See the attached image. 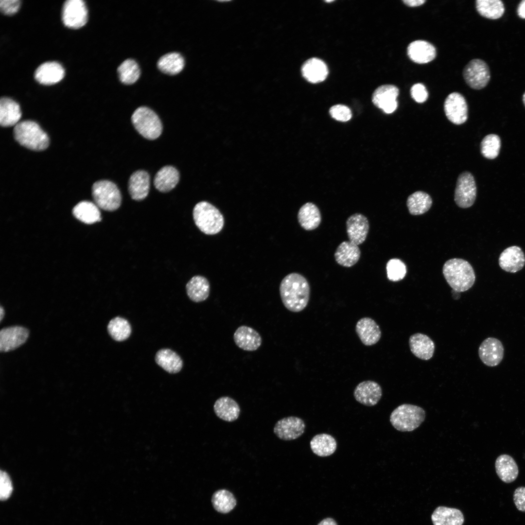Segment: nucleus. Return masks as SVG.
Returning <instances> with one entry per match:
<instances>
[{"label": "nucleus", "mask_w": 525, "mask_h": 525, "mask_svg": "<svg viewBox=\"0 0 525 525\" xmlns=\"http://www.w3.org/2000/svg\"><path fill=\"white\" fill-rule=\"evenodd\" d=\"M298 220L303 229L312 230L319 226L321 222V215L318 208L315 204L307 202L299 209Z\"/></svg>", "instance_id": "7c9ffc66"}, {"label": "nucleus", "mask_w": 525, "mask_h": 525, "mask_svg": "<svg viewBox=\"0 0 525 525\" xmlns=\"http://www.w3.org/2000/svg\"><path fill=\"white\" fill-rule=\"evenodd\" d=\"M409 345L411 352L417 358L422 360H428L433 356L435 345L428 335L416 333L409 338Z\"/></svg>", "instance_id": "4be33fe9"}, {"label": "nucleus", "mask_w": 525, "mask_h": 525, "mask_svg": "<svg viewBox=\"0 0 525 525\" xmlns=\"http://www.w3.org/2000/svg\"><path fill=\"white\" fill-rule=\"evenodd\" d=\"M99 208L94 203L83 201L78 203L72 210L74 217L87 224H92L101 220Z\"/></svg>", "instance_id": "f704fd0d"}, {"label": "nucleus", "mask_w": 525, "mask_h": 525, "mask_svg": "<svg viewBox=\"0 0 525 525\" xmlns=\"http://www.w3.org/2000/svg\"><path fill=\"white\" fill-rule=\"evenodd\" d=\"M495 468L499 478L506 483L514 481L518 475L519 470L516 462L510 455L507 454L501 455L497 458Z\"/></svg>", "instance_id": "c85d7f7f"}, {"label": "nucleus", "mask_w": 525, "mask_h": 525, "mask_svg": "<svg viewBox=\"0 0 525 525\" xmlns=\"http://www.w3.org/2000/svg\"><path fill=\"white\" fill-rule=\"evenodd\" d=\"M504 349L502 342L494 337L485 339L478 349V355L481 361L489 367H495L502 361Z\"/></svg>", "instance_id": "4468645a"}, {"label": "nucleus", "mask_w": 525, "mask_h": 525, "mask_svg": "<svg viewBox=\"0 0 525 525\" xmlns=\"http://www.w3.org/2000/svg\"><path fill=\"white\" fill-rule=\"evenodd\" d=\"M387 278L392 281H398L403 279L406 273L404 263L398 259L389 260L386 263Z\"/></svg>", "instance_id": "c03bdc74"}, {"label": "nucleus", "mask_w": 525, "mask_h": 525, "mask_svg": "<svg viewBox=\"0 0 525 525\" xmlns=\"http://www.w3.org/2000/svg\"><path fill=\"white\" fill-rule=\"evenodd\" d=\"M179 180V174L177 170L172 166H165L156 174L154 184L159 192H166L173 189Z\"/></svg>", "instance_id": "c756f323"}, {"label": "nucleus", "mask_w": 525, "mask_h": 525, "mask_svg": "<svg viewBox=\"0 0 525 525\" xmlns=\"http://www.w3.org/2000/svg\"><path fill=\"white\" fill-rule=\"evenodd\" d=\"M335 261L339 265L350 267L355 264L361 256V251L358 245L349 241L340 243L334 252Z\"/></svg>", "instance_id": "393cba45"}, {"label": "nucleus", "mask_w": 525, "mask_h": 525, "mask_svg": "<svg viewBox=\"0 0 525 525\" xmlns=\"http://www.w3.org/2000/svg\"><path fill=\"white\" fill-rule=\"evenodd\" d=\"M213 410L217 417L228 422L237 420L241 411L238 403L228 396L218 399L214 403Z\"/></svg>", "instance_id": "bb28decb"}, {"label": "nucleus", "mask_w": 525, "mask_h": 525, "mask_svg": "<svg viewBox=\"0 0 525 525\" xmlns=\"http://www.w3.org/2000/svg\"><path fill=\"white\" fill-rule=\"evenodd\" d=\"M88 20V10L84 1L68 0L63 6L62 20L64 24L71 29L84 26Z\"/></svg>", "instance_id": "9b49d317"}, {"label": "nucleus", "mask_w": 525, "mask_h": 525, "mask_svg": "<svg viewBox=\"0 0 525 525\" xmlns=\"http://www.w3.org/2000/svg\"><path fill=\"white\" fill-rule=\"evenodd\" d=\"M318 525H337L335 521L330 518H326L321 521Z\"/></svg>", "instance_id": "864d4df0"}, {"label": "nucleus", "mask_w": 525, "mask_h": 525, "mask_svg": "<svg viewBox=\"0 0 525 525\" xmlns=\"http://www.w3.org/2000/svg\"><path fill=\"white\" fill-rule=\"evenodd\" d=\"M305 424L298 417L289 416L279 420L274 427V433L280 439L292 440L300 437L304 432Z\"/></svg>", "instance_id": "ddd939ff"}, {"label": "nucleus", "mask_w": 525, "mask_h": 525, "mask_svg": "<svg viewBox=\"0 0 525 525\" xmlns=\"http://www.w3.org/2000/svg\"><path fill=\"white\" fill-rule=\"evenodd\" d=\"M407 53L411 61L423 64L433 61L436 57L437 51L435 47L429 42L417 40L408 45Z\"/></svg>", "instance_id": "6ab92c4d"}, {"label": "nucleus", "mask_w": 525, "mask_h": 525, "mask_svg": "<svg viewBox=\"0 0 525 525\" xmlns=\"http://www.w3.org/2000/svg\"><path fill=\"white\" fill-rule=\"evenodd\" d=\"M443 106L447 118L453 123L460 125L467 120L468 105L461 93L454 92L449 94L444 101Z\"/></svg>", "instance_id": "9d476101"}, {"label": "nucleus", "mask_w": 525, "mask_h": 525, "mask_svg": "<svg viewBox=\"0 0 525 525\" xmlns=\"http://www.w3.org/2000/svg\"><path fill=\"white\" fill-rule=\"evenodd\" d=\"M517 11L518 15L520 18L525 19V0H523L519 3Z\"/></svg>", "instance_id": "603ef678"}, {"label": "nucleus", "mask_w": 525, "mask_h": 525, "mask_svg": "<svg viewBox=\"0 0 525 525\" xmlns=\"http://www.w3.org/2000/svg\"><path fill=\"white\" fill-rule=\"evenodd\" d=\"M20 1L18 0H1L0 8L2 13L6 15H12L17 13L20 7Z\"/></svg>", "instance_id": "09e8293b"}, {"label": "nucleus", "mask_w": 525, "mask_h": 525, "mask_svg": "<svg viewBox=\"0 0 525 525\" xmlns=\"http://www.w3.org/2000/svg\"><path fill=\"white\" fill-rule=\"evenodd\" d=\"M157 364L170 373H176L180 371L183 361L175 351L168 349L159 350L155 356Z\"/></svg>", "instance_id": "c9c22d12"}, {"label": "nucleus", "mask_w": 525, "mask_h": 525, "mask_svg": "<svg viewBox=\"0 0 525 525\" xmlns=\"http://www.w3.org/2000/svg\"><path fill=\"white\" fill-rule=\"evenodd\" d=\"M301 73L307 81L316 84L326 79L328 70L326 64L322 60L314 57L307 60L303 63Z\"/></svg>", "instance_id": "a878e982"}, {"label": "nucleus", "mask_w": 525, "mask_h": 525, "mask_svg": "<svg viewBox=\"0 0 525 525\" xmlns=\"http://www.w3.org/2000/svg\"><path fill=\"white\" fill-rule=\"evenodd\" d=\"M193 218L197 227L207 235H215L224 225L223 215L215 206L207 201H201L194 206Z\"/></svg>", "instance_id": "20e7f679"}, {"label": "nucleus", "mask_w": 525, "mask_h": 525, "mask_svg": "<svg viewBox=\"0 0 525 525\" xmlns=\"http://www.w3.org/2000/svg\"><path fill=\"white\" fill-rule=\"evenodd\" d=\"M333 1V0H326L325 1L327 2H332Z\"/></svg>", "instance_id": "4d7b16f0"}, {"label": "nucleus", "mask_w": 525, "mask_h": 525, "mask_svg": "<svg viewBox=\"0 0 525 525\" xmlns=\"http://www.w3.org/2000/svg\"><path fill=\"white\" fill-rule=\"evenodd\" d=\"M21 117L19 105L14 100L2 97L0 100V124L2 127L16 125Z\"/></svg>", "instance_id": "cd10ccee"}, {"label": "nucleus", "mask_w": 525, "mask_h": 525, "mask_svg": "<svg viewBox=\"0 0 525 525\" xmlns=\"http://www.w3.org/2000/svg\"><path fill=\"white\" fill-rule=\"evenodd\" d=\"M355 331L362 343L367 346L376 344L381 337L379 326L372 318L364 317L356 323Z\"/></svg>", "instance_id": "aec40b11"}, {"label": "nucleus", "mask_w": 525, "mask_h": 525, "mask_svg": "<svg viewBox=\"0 0 525 525\" xmlns=\"http://www.w3.org/2000/svg\"><path fill=\"white\" fill-rule=\"evenodd\" d=\"M118 73L119 79L122 83L130 85L139 79L140 69L136 61L129 58L123 61L119 66Z\"/></svg>", "instance_id": "a19ab883"}, {"label": "nucleus", "mask_w": 525, "mask_h": 525, "mask_svg": "<svg viewBox=\"0 0 525 525\" xmlns=\"http://www.w3.org/2000/svg\"><path fill=\"white\" fill-rule=\"evenodd\" d=\"M131 120L136 130L147 139H156L162 133L160 120L153 110L147 107L137 108L132 115Z\"/></svg>", "instance_id": "423d86ee"}, {"label": "nucleus", "mask_w": 525, "mask_h": 525, "mask_svg": "<svg viewBox=\"0 0 525 525\" xmlns=\"http://www.w3.org/2000/svg\"><path fill=\"white\" fill-rule=\"evenodd\" d=\"M187 295L195 302H200L207 299L210 295V285L208 280L202 276L193 277L186 284Z\"/></svg>", "instance_id": "473e14b6"}, {"label": "nucleus", "mask_w": 525, "mask_h": 525, "mask_svg": "<svg viewBox=\"0 0 525 525\" xmlns=\"http://www.w3.org/2000/svg\"><path fill=\"white\" fill-rule=\"evenodd\" d=\"M310 447L316 455L326 457L332 455L337 448V442L331 435L321 433L315 435L310 441Z\"/></svg>", "instance_id": "72a5a7b5"}, {"label": "nucleus", "mask_w": 525, "mask_h": 525, "mask_svg": "<svg viewBox=\"0 0 525 525\" xmlns=\"http://www.w3.org/2000/svg\"><path fill=\"white\" fill-rule=\"evenodd\" d=\"M513 497L514 503L517 509L525 512V487H519L516 489Z\"/></svg>", "instance_id": "8fccbe9b"}, {"label": "nucleus", "mask_w": 525, "mask_h": 525, "mask_svg": "<svg viewBox=\"0 0 525 525\" xmlns=\"http://www.w3.org/2000/svg\"><path fill=\"white\" fill-rule=\"evenodd\" d=\"M185 61L178 52H172L162 56L158 60V68L162 72L171 75L180 72L184 68Z\"/></svg>", "instance_id": "4c0bfd02"}, {"label": "nucleus", "mask_w": 525, "mask_h": 525, "mask_svg": "<svg viewBox=\"0 0 525 525\" xmlns=\"http://www.w3.org/2000/svg\"><path fill=\"white\" fill-rule=\"evenodd\" d=\"M501 145L500 137L496 134H489L482 140L480 144L481 153L485 158L492 159L499 155Z\"/></svg>", "instance_id": "37998d69"}, {"label": "nucleus", "mask_w": 525, "mask_h": 525, "mask_svg": "<svg viewBox=\"0 0 525 525\" xmlns=\"http://www.w3.org/2000/svg\"><path fill=\"white\" fill-rule=\"evenodd\" d=\"M13 134L20 145L32 150L42 151L49 145L48 135L34 121L19 122L14 127Z\"/></svg>", "instance_id": "7ed1b4c3"}, {"label": "nucleus", "mask_w": 525, "mask_h": 525, "mask_svg": "<svg viewBox=\"0 0 525 525\" xmlns=\"http://www.w3.org/2000/svg\"><path fill=\"white\" fill-rule=\"evenodd\" d=\"M475 6L480 15L490 19L500 18L505 11L504 3L500 0H477Z\"/></svg>", "instance_id": "58836bf2"}, {"label": "nucleus", "mask_w": 525, "mask_h": 525, "mask_svg": "<svg viewBox=\"0 0 525 525\" xmlns=\"http://www.w3.org/2000/svg\"><path fill=\"white\" fill-rule=\"evenodd\" d=\"M92 195L96 205L105 210H115L121 204L122 195L119 188L109 180L95 182L92 187Z\"/></svg>", "instance_id": "0eeeda50"}, {"label": "nucleus", "mask_w": 525, "mask_h": 525, "mask_svg": "<svg viewBox=\"0 0 525 525\" xmlns=\"http://www.w3.org/2000/svg\"><path fill=\"white\" fill-rule=\"evenodd\" d=\"M523 102L524 104V105L525 106V93H524V94L523 95Z\"/></svg>", "instance_id": "6e6d98bb"}, {"label": "nucleus", "mask_w": 525, "mask_h": 525, "mask_svg": "<svg viewBox=\"0 0 525 525\" xmlns=\"http://www.w3.org/2000/svg\"><path fill=\"white\" fill-rule=\"evenodd\" d=\"M236 345L244 350L253 351L258 350L262 342V337L255 330L246 325L239 327L233 334Z\"/></svg>", "instance_id": "a211bd4d"}, {"label": "nucleus", "mask_w": 525, "mask_h": 525, "mask_svg": "<svg viewBox=\"0 0 525 525\" xmlns=\"http://www.w3.org/2000/svg\"><path fill=\"white\" fill-rule=\"evenodd\" d=\"M329 113L332 118L341 122H347L350 120L352 116L350 109L343 105H333L330 108Z\"/></svg>", "instance_id": "a18cd8bd"}, {"label": "nucleus", "mask_w": 525, "mask_h": 525, "mask_svg": "<svg viewBox=\"0 0 525 525\" xmlns=\"http://www.w3.org/2000/svg\"><path fill=\"white\" fill-rule=\"evenodd\" d=\"M425 411L421 407L411 404H402L391 413L390 422L392 426L401 432H411L424 421Z\"/></svg>", "instance_id": "39448f33"}, {"label": "nucleus", "mask_w": 525, "mask_h": 525, "mask_svg": "<svg viewBox=\"0 0 525 525\" xmlns=\"http://www.w3.org/2000/svg\"><path fill=\"white\" fill-rule=\"evenodd\" d=\"M107 330L111 337L117 341H122L130 335L131 327L128 321L121 317L112 319L107 326Z\"/></svg>", "instance_id": "ea45409f"}, {"label": "nucleus", "mask_w": 525, "mask_h": 525, "mask_svg": "<svg viewBox=\"0 0 525 525\" xmlns=\"http://www.w3.org/2000/svg\"><path fill=\"white\" fill-rule=\"evenodd\" d=\"M64 75V69L59 63L47 62L37 68L35 77L39 83L49 85L59 82L63 78Z\"/></svg>", "instance_id": "5701e85b"}, {"label": "nucleus", "mask_w": 525, "mask_h": 525, "mask_svg": "<svg viewBox=\"0 0 525 525\" xmlns=\"http://www.w3.org/2000/svg\"><path fill=\"white\" fill-rule=\"evenodd\" d=\"M29 336L28 330L21 326L5 328L0 332V350L8 352L22 345Z\"/></svg>", "instance_id": "f3484780"}, {"label": "nucleus", "mask_w": 525, "mask_h": 525, "mask_svg": "<svg viewBox=\"0 0 525 525\" xmlns=\"http://www.w3.org/2000/svg\"><path fill=\"white\" fill-rule=\"evenodd\" d=\"M399 94V89L393 85L386 84L378 87L372 96L373 104L381 109L385 113L394 112L398 107L397 98Z\"/></svg>", "instance_id": "f8f14e48"}, {"label": "nucleus", "mask_w": 525, "mask_h": 525, "mask_svg": "<svg viewBox=\"0 0 525 525\" xmlns=\"http://www.w3.org/2000/svg\"><path fill=\"white\" fill-rule=\"evenodd\" d=\"M346 224L349 241L357 245L363 243L369 229L367 218L361 213H354L348 218Z\"/></svg>", "instance_id": "2eb2a0df"}, {"label": "nucleus", "mask_w": 525, "mask_h": 525, "mask_svg": "<svg viewBox=\"0 0 525 525\" xmlns=\"http://www.w3.org/2000/svg\"><path fill=\"white\" fill-rule=\"evenodd\" d=\"M150 189V176L145 171L139 170L133 173L128 181V191L131 197L136 201L145 198Z\"/></svg>", "instance_id": "b1692460"}, {"label": "nucleus", "mask_w": 525, "mask_h": 525, "mask_svg": "<svg viewBox=\"0 0 525 525\" xmlns=\"http://www.w3.org/2000/svg\"><path fill=\"white\" fill-rule=\"evenodd\" d=\"M282 302L289 311L298 313L307 306L310 297V286L302 275L292 273L286 275L280 285Z\"/></svg>", "instance_id": "f257e3e1"}, {"label": "nucleus", "mask_w": 525, "mask_h": 525, "mask_svg": "<svg viewBox=\"0 0 525 525\" xmlns=\"http://www.w3.org/2000/svg\"><path fill=\"white\" fill-rule=\"evenodd\" d=\"M403 3L409 7H417L422 5L425 2V0H403Z\"/></svg>", "instance_id": "3c124183"}, {"label": "nucleus", "mask_w": 525, "mask_h": 525, "mask_svg": "<svg viewBox=\"0 0 525 525\" xmlns=\"http://www.w3.org/2000/svg\"><path fill=\"white\" fill-rule=\"evenodd\" d=\"M432 199L430 195L423 191H417L407 198L406 205L409 213L418 215L426 212L431 207Z\"/></svg>", "instance_id": "e433bc0d"}, {"label": "nucleus", "mask_w": 525, "mask_h": 525, "mask_svg": "<svg viewBox=\"0 0 525 525\" xmlns=\"http://www.w3.org/2000/svg\"><path fill=\"white\" fill-rule=\"evenodd\" d=\"M463 76L466 84L473 89H481L487 86L490 79L487 63L481 59H473L465 66Z\"/></svg>", "instance_id": "6e6552de"}, {"label": "nucleus", "mask_w": 525, "mask_h": 525, "mask_svg": "<svg viewBox=\"0 0 525 525\" xmlns=\"http://www.w3.org/2000/svg\"><path fill=\"white\" fill-rule=\"evenodd\" d=\"M353 395L355 399L366 406H372L379 402L382 396V389L377 382L368 380L360 382L355 387Z\"/></svg>", "instance_id": "dca6fc26"}, {"label": "nucleus", "mask_w": 525, "mask_h": 525, "mask_svg": "<svg viewBox=\"0 0 525 525\" xmlns=\"http://www.w3.org/2000/svg\"><path fill=\"white\" fill-rule=\"evenodd\" d=\"M211 502L215 509L222 513L229 512L236 504V500L232 493L226 490L215 491L212 495Z\"/></svg>", "instance_id": "79ce46f5"}, {"label": "nucleus", "mask_w": 525, "mask_h": 525, "mask_svg": "<svg viewBox=\"0 0 525 525\" xmlns=\"http://www.w3.org/2000/svg\"><path fill=\"white\" fill-rule=\"evenodd\" d=\"M525 264V256L521 247L513 245L506 248L499 258L500 267L506 272L516 273Z\"/></svg>", "instance_id": "412c9836"}, {"label": "nucleus", "mask_w": 525, "mask_h": 525, "mask_svg": "<svg viewBox=\"0 0 525 525\" xmlns=\"http://www.w3.org/2000/svg\"><path fill=\"white\" fill-rule=\"evenodd\" d=\"M431 519L434 525H462L464 520L460 510L443 506L436 508Z\"/></svg>", "instance_id": "2f4dec72"}, {"label": "nucleus", "mask_w": 525, "mask_h": 525, "mask_svg": "<svg viewBox=\"0 0 525 525\" xmlns=\"http://www.w3.org/2000/svg\"><path fill=\"white\" fill-rule=\"evenodd\" d=\"M442 272L452 289L460 293L470 289L475 282V275L472 266L462 259L447 261L443 264Z\"/></svg>", "instance_id": "f03ea898"}, {"label": "nucleus", "mask_w": 525, "mask_h": 525, "mask_svg": "<svg viewBox=\"0 0 525 525\" xmlns=\"http://www.w3.org/2000/svg\"><path fill=\"white\" fill-rule=\"evenodd\" d=\"M12 482L9 475L2 471L0 473V499L1 501L7 499L12 492Z\"/></svg>", "instance_id": "49530a36"}, {"label": "nucleus", "mask_w": 525, "mask_h": 525, "mask_svg": "<svg viewBox=\"0 0 525 525\" xmlns=\"http://www.w3.org/2000/svg\"><path fill=\"white\" fill-rule=\"evenodd\" d=\"M477 189L474 178L469 172L461 173L457 177L454 200L461 208L471 207L476 197Z\"/></svg>", "instance_id": "1a4fd4ad"}, {"label": "nucleus", "mask_w": 525, "mask_h": 525, "mask_svg": "<svg viewBox=\"0 0 525 525\" xmlns=\"http://www.w3.org/2000/svg\"><path fill=\"white\" fill-rule=\"evenodd\" d=\"M4 309L2 308V306H0V321H1L2 319H3V318L4 317Z\"/></svg>", "instance_id": "5fc2aeb1"}, {"label": "nucleus", "mask_w": 525, "mask_h": 525, "mask_svg": "<svg viewBox=\"0 0 525 525\" xmlns=\"http://www.w3.org/2000/svg\"><path fill=\"white\" fill-rule=\"evenodd\" d=\"M412 98L418 103H423L428 97V92L425 86L421 83H416L410 88Z\"/></svg>", "instance_id": "de8ad7c7"}]
</instances>
